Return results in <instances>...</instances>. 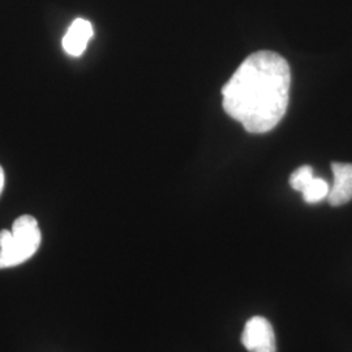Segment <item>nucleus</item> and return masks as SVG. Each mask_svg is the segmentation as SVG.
I'll return each instance as SVG.
<instances>
[{"label": "nucleus", "mask_w": 352, "mask_h": 352, "mask_svg": "<svg viewBox=\"0 0 352 352\" xmlns=\"http://www.w3.org/2000/svg\"><path fill=\"white\" fill-rule=\"evenodd\" d=\"M334 183L330 188L327 201L331 206H340L352 200V164H331Z\"/></svg>", "instance_id": "4"}, {"label": "nucleus", "mask_w": 352, "mask_h": 352, "mask_svg": "<svg viewBox=\"0 0 352 352\" xmlns=\"http://www.w3.org/2000/svg\"><path fill=\"white\" fill-rule=\"evenodd\" d=\"M289 65L273 51H257L240 64L222 90L223 109L251 133L272 131L287 111Z\"/></svg>", "instance_id": "1"}, {"label": "nucleus", "mask_w": 352, "mask_h": 352, "mask_svg": "<svg viewBox=\"0 0 352 352\" xmlns=\"http://www.w3.org/2000/svg\"><path fill=\"white\" fill-rule=\"evenodd\" d=\"M330 192V187L324 179L321 177H314L308 186L302 189V195L304 201L308 204H317L327 199Z\"/></svg>", "instance_id": "6"}, {"label": "nucleus", "mask_w": 352, "mask_h": 352, "mask_svg": "<svg viewBox=\"0 0 352 352\" xmlns=\"http://www.w3.org/2000/svg\"><path fill=\"white\" fill-rule=\"evenodd\" d=\"M241 343L250 352H276V336L272 324L261 316L250 318L241 334Z\"/></svg>", "instance_id": "3"}, {"label": "nucleus", "mask_w": 352, "mask_h": 352, "mask_svg": "<svg viewBox=\"0 0 352 352\" xmlns=\"http://www.w3.org/2000/svg\"><path fill=\"white\" fill-rule=\"evenodd\" d=\"M315 177L314 168L311 166H302L295 170L289 176V186L295 190L302 193V189L308 186V183Z\"/></svg>", "instance_id": "7"}, {"label": "nucleus", "mask_w": 352, "mask_h": 352, "mask_svg": "<svg viewBox=\"0 0 352 352\" xmlns=\"http://www.w3.org/2000/svg\"><path fill=\"white\" fill-rule=\"evenodd\" d=\"M93 34L94 29L90 21L85 19H76L62 41L64 51L71 56L82 55Z\"/></svg>", "instance_id": "5"}, {"label": "nucleus", "mask_w": 352, "mask_h": 352, "mask_svg": "<svg viewBox=\"0 0 352 352\" xmlns=\"http://www.w3.org/2000/svg\"><path fill=\"white\" fill-rule=\"evenodd\" d=\"M42 241L37 219L21 215L13 222L12 230L0 231V269L24 264L34 256Z\"/></svg>", "instance_id": "2"}, {"label": "nucleus", "mask_w": 352, "mask_h": 352, "mask_svg": "<svg viewBox=\"0 0 352 352\" xmlns=\"http://www.w3.org/2000/svg\"><path fill=\"white\" fill-rule=\"evenodd\" d=\"M3 188H4V171H3V167L0 166V195L3 192Z\"/></svg>", "instance_id": "8"}]
</instances>
